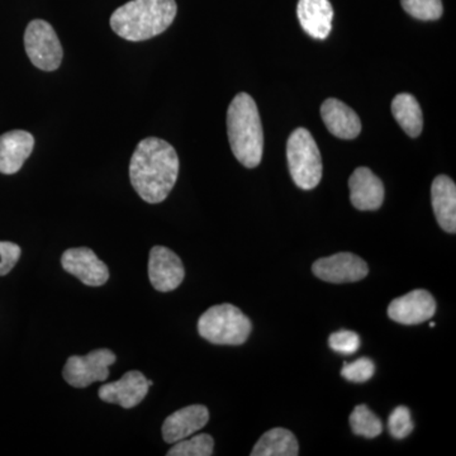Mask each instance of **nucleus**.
<instances>
[{"label":"nucleus","mask_w":456,"mask_h":456,"mask_svg":"<svg viewBox=\"0 0 456 456\" xmlns=\"http://www.w3.org/2000/svg\"><path fill=\"white\" fill-rule=\"evenodd\" d=\"M297 16L307 35L316 40H325L332 29L334 8L330 0H299Z\"/></svg>","instance_id":"17"},{"label":"nucleus","mask_w":456,"mask_h":456,"mask_svg":"<svg viewBox=\"0 0 456 456\" xmlns=\"http://www.w3.org/2000/svg\"><path fill=\"white\" fill-rule=\"evenodd\" d=\"M20 254H22V251L17 244L0 241V277L7 275L16 266Z\"/></svg>","instance_id":"27"},{"label":"nucleus","mask_w":456,"mask_h":456,"mask_svg":"<svg viewBox=\"0 0 456 456\" xmlns=\"http://www.w3.org/2000/svg\"><path fill=\"white\" fill-rule=\"evenodd\" d=\"M375 373V365L370 359L360 358L353 362H345L341 375L350 382L364 383Z\"/></svg>","instance_id":"25"},{"label":"nucleus","mask_w":456,"mask_h":456,"mask_svg":"<svg viewBox=\"0 0 456 456\" xmlns=\"http://www.w3.org/2000/svg\"><path fill=\"white\" fill-rule=\"evenodd\" d=\"M149 380L141 371L131 370L117 382L107 383L99 388V398L107 403L118 404L125 410L136 407L149 392Z\"/></svg>","instance_id":"12"},{"label":"nucleus","mask_w":456,"mask_h":456,"mask_svg":"<svg viewBox=\"0 0 456 456\" xmlns=\"http://www.w3.org/2000/svg\"><path fill=\"white\" fill-rule=\"evenodd\" d=\"M208 421V408L202 404L182 408L165 419L163 439L167 444L178 443V441L187 439L196 434L197 431L202 430Z\"/></svg>","instance_id":"14"},{"label":"nucleus","mask_w":456,"mask_h":456,"mask_svg":"<svg viewBox=\"0 0 456 456\" xmlns=\"http://www.w3.org/2000/svg\"><path fill=\"white\" fill-rule=\"evenodd\" d=\"M179 175V158L169 142L156 137L141 141L130 163L132 187L145 202H164Z\"/></svg>","instance_id":"1"},{"label":"nucleus","mask_w":456,"mask_h":456,"mask_svg":"<svg viewBox=\"0 0 456 456\" xmlns=\"http://www.w3.org/2000/svg\"><path fill=\"white\" fill-rule=\"evenodd\" d=\"M321 117L327 130L342 140H353L362 132V122L355 110L338 99L330 98L321 107Z\"/></svg>","instance_id":"16"},{"label":"nucleus","mask_w":456,"mask_h":456,"mask_svg":"<svg viewBox=\"0 0 456 456\" xmlns=\"http://www.w3.org/2000/svg\"><path fill=\"white\" fill-rule=\"evenodd\" d=\"M25 47L32 64L40 70L55 71L61 65V42L46 20H35L27 26Z\"/></svg>","instance_id":"6"},{"label":"nucleus","mask_w":456,"mask_h":456,"mask_svg":"<svg viewBox=\"0 0 456 456\" xmlns=\"http://www.w3.org/2000/svg\"><path fill=\"white\" fill-rule=\"evenodd\" d=\"M176 12L175 0H131L113 12L110 27L125 40L146 41L167 31Z\"/></svg>","instance_id":"2"},{"label":"nucleus","mask_w":456,"mask_h":456,"mask_svg":"<svg viewBox=\"0 0 456 456\" xmlns=\"http://www.w3.org/2000/svg\"><path fill=\"white\" fill-rule=\"evenodd\" d=\"M314 274L327 283H354L367 277L368 264L351 253H338L318 259L312 266Z\"/></svg>","instance_id":"8"},{"label":"nucleus","mask_w":456,"mask_h":456,"mask_svg":"<svg viewBox=\"0 0 456 456\" xmlns=\"http://www.w3.org/2000/svg\"><path fill=\"white\" fill-rule=\"evenodd\" d=\"M184 265L178 255L164 246H155L150 251L149 278L159 292H171L183 283Z\"/></svg>","instance_id":"9"},{"label":"nucleus","mask_w":456,"mask_h":456,"mask_svg":"<svg viewBox=\"0 0 456 456\" xmlns=\"http://www.w3.org/2000/svg\"><path fill=\"white\" fill-rule=\"evenodd\" d=\"M287 159L290 175L297 187L311 191L322 179V160L320 150L311 132L297 128L287 143Z\"/></svg>","instance_id":"5"},{"label":"nucleus","mask_w":456,"mask_h":456,"mask_svg":"<svg viewBox=\"0 0 456 456\" xmlns=\"http://www.w3.org/2000/svg\"><path fill=\"white\" fill-rule=\"evenodd\" d=\"M432 207L437 224L449 233L456 232V185L446 175L435 178L431 188Z\"/></svg>","instance_id":"18"},{"label":"nucleus","mask_w":456,"mask_h":456,"mask_svg":"<svg viewBox=\"0 0 456 456\" xmlns=\"http://www.w3.org/2000/svg\"><path fill=\"white\" fill-rule=\"evenodd\" d=\"M436 302L431 293L425 289H416L399 297L389 305L388 316L401 325H419L434 317Z\"/></svg>","instance_id":"11"},{"label":"nucleus","mask_w":456,"mask_h":456,"mask_svg":"<svg viewBox=\"0 0 456 456\" xmlns=\"http://www.w3.org/2000/svg\"><path fill=\"white\" fill-rule=\"evenodd\" d=\"M35 139L29 132L14 130L0 134V173L12 175L31 156Z\"/></svg>","instance_id":"15"},{"label":"nucleus","mask_w":456,"mask_h":456,"mask_svg":"<svg viewBox=\"0 0 456 456\" xmlns=\"http://www.w3.org/2000/svg\"><path fill=\"white\" fill-rule=\"evenodd\" d=\"M227 134L237 160L248 169L261 163L264 132L256 103L246 93H239L227 110Z\"/></svg>","instance_id":"3"},{"label":"nucleus","mask_w":456,"mask_h":456,"mask_svg":"<svg viewBox=\"0 0 456 456\" xmlns=\"http://www.w3.org/2000/svg\"><path fill=\"white\" fill-rule=\"evenodd\" d=\"M402 7L410 16L419 20H436L443 16L441 0H401Z\"/></svg>","instance_id":"23"},{"label":"nucleus","mask_w":456,"mask_h":456,"mask_svg":"<svg viewBox=\"0 0 456 456\" xmlns=\"http://www.w3.org/2000/svg\"><path fill=\"white\" fill-rule=\"evenodd\" d=\"M350 200L359 211H377L384 200V185L382 180L368 169L358 167L349 179Z\"/></svg>","instance_id":"13"},{"label":"nucleus","mask_w":456,"mask_h":456,"mask_svg":"<svg viewBox=\"0 0 456 456\" xmlns=\"http://www.w3.org/2000/svg\"><path fill=\"white\" fill-rule=\"evenodd\" d=\"M349 421L354 434L358 435V436L365 437V439H374V437L382 434V421L365 404H359V406L354 408Z\"/></svg>","instance_id":"21"},{"label":"nucleus","mask_w":456,"mask_h":456,"mask_svg":"<svg viewBox=\"0 0 456 456\" xmlns=\"http://www.w3.org/2000/svg\"><path fill=\"white\" fill-rule=\"evenodd\" d=\"M389 434L395 439H406L408 435L413 431L412 417L407 407L399 406L393 410L388 419Z\"/></svg>","instance_id":"24"},{"label":"nucleus","mask_w":456,"mask_h":456,"mask_svg":"<svg viewBox=\"0 0 456 456\" xmlns=\"http://www.w3.org/2000/svg\"><path fill=\"white\" fill-rule=\"evenodd\" d=\"M299 454L298 441L289 430L277 428L266 431L256 445L251 456H297Z\"/></svg>","instance_id":"19"},{"label":"nucleus","mask_w":456,"mask_h":456,"mask_svg":"<svg viewBox=\"0 0 456 456\" xmlns=\"http://www.w3.org/2000/svg\"><path fill=\"white\" fill-rule=\"evenodd\" d=\"M215 440L211 435L200 434L191 439L180 440L167 452V456H211Z\"/></svg>","instance_id":"22"},{"label":"nucleus","mask_w":456,"mask_h":456,"mask_svg":"<svg viewBox=\"0 0 456 456\" xmlns=\"http://www.w3.org/2000/svg\"><path fill=\"white\" fill-rule=\"evenodd\" d=\"M62 268L89 287H101L110 279V270L88 248L66 250L61 257Z\"/></svg>","instance_id":"10"},{"label":"nucleus","mask_w":456,"mask_h":456,"mask_svg":"<svg viewBox=\"0 0 456 456\" xmlns=\"http://www.w3.org/2000/svg\"><path fill=\"white\" fill-rule=\"evenodd\" d=\"M360 344H362L360 336L356 332L347 331V330L335 332L329 338L330 347L336 353L345 354V355L356 353Z\"/></svg>","instance_id":"26"},{"label":"nucleus","mask_w":456,"mask_h":456,"mask_svg":"<svg viewBox=\"0 0 456 456\" xmlns=\"http://www.w3.org/2000/svg\"><path fill=\"white\" fill-rule=\"evenodd\" d=\"M116 362V355L110 349L92 351L86 356H70L62 375L74 388H86L94 382H104L110 377V367Z\"/></svg>","instance_id":"7"},{"label":"nucleus","mask_w":456,"mask_h":456,"mask_svg":"<svg viewBox=\"0 0 456 456\" xmlns=\"http://www.w3.org/2000/svg\"><path fill=\"white\" fill-rule=\"evenodd\" d=\"M392 112L402 130L410 137L421 134L424 128V117L419 102L413 95L401 93L392 102Z\"/></svg>","instance_id":"20"},{"label":"nucleus","mask_w":456,"mask_h":456,"mask_svg":"<svg viewBox=\"0 0 456 456\" xmlns=\"http://www.w3.org/2000/svg\"><path fill=\"white\" fill-rule=\"evenodd\" d=\"M253 325L235 305H213L198 321V332L204 340L216 345H242L251 334Z\"/></svg>","instance_id":"4"}]
</instances>
